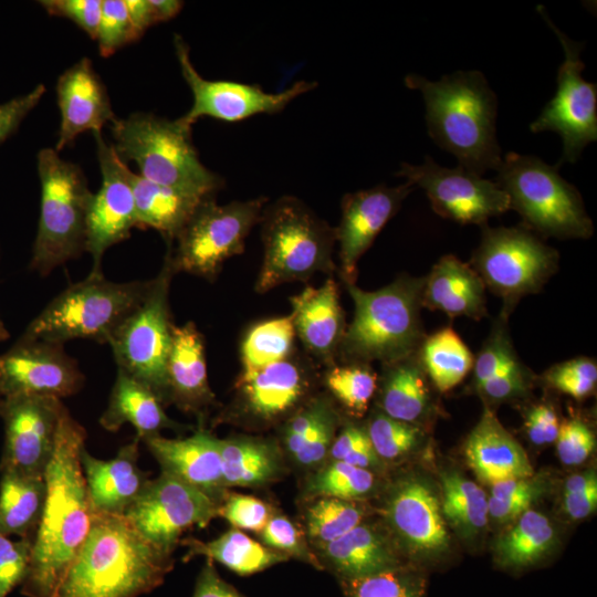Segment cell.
Returning <instances> with one entry per match:
<instances>
[{
  "label": "cell",
  "mask_w": 597,
  "mask_h": 597,
  "mask_svg": "<svg viewBox=\"0 0 597 597\" xmlns=\"http://www.w3.org/2000/svg\"><path fill=\"white\" fill-rule=\"evenodd\" d=\"M310 385L307 367L291 355L254 370H242L235 385L237 407L253 422L272 423L296 410Z\"/></svg>",
  "instance_id": "44dd1931"
},
{
  "label": "cell",
  "mask_w": 597,
  "mask_h": 597,
  "mask_svg": "<svg viewBox=\"0 0 597 597\" xmlns=\"http://www.w3.org/2000/svg\"><path fill=\"white\" fill-rule=\"evenodd\" d=\"M139 441L136 437L111 460H100L82 449L81 465L94 512L125 515L144 490L149 478L138 465Z\"/></svg>",
  "instance_id": "d4e9b609"
},
{
  "label": "cell",
  "mask_w": 597,
  "mask_h": 597,
  "mask_svg": "<svg viewBox=\"0 0 597 597\" xmlns=\"http://www.w3.org/2000/svg\"><path fill=\"white\" fill-rule=\"evenodd\" d=\"M422 306L478 321L488 315L485 285L472 266L448 254L425 276Z\"/></svg>",
  "instance_id": "f1b7e54d"
},
{
  "label": "cell",
  "mask_w": 597,
  "mask_h": 597,
  "mask_svg": "<svg viewBox=\"0 0 597 597\" xmlns=\"http://www.w3.org/2000/svg\"><path fill=\"white\" fill-rule=\"evenodd\" d=\"M380 379V411L390 418L418 426L431 410L427 375L417 353L384 364Z\"/></svg>",
  "instance_id": "1f68e13d"
},
{
  "label": "cell",
  "mask_w": 597,
  "mask_h": 597,
  "mask_svg": "<svg viewBox=\"0 0 597 597\" xmlns=\"http://www.w3.org/2000/svg\"><path fill=\"white\" fill-rule=\"evenodd\" d=\"M45 499L44 476L1 472L0 534L34 540Z\"/></svg>",
  "instance_id": "e575fe53"
},
{
  "label": "cell",
  "mask_w": 597,
  "mask_h": 597,
  "mask_svg": "<svg viewBox=\"0 0 597 597\" xmlns=\"http://www.w3.org/2000/svg\"><path fill=\"white\" fill-rule=\"evenodd\" d=\"M219 449L224 488L265 485L281 473V453L271 440L231 437L219 439Z\"/></svg>",
  "instance_id": "836d02e7"
},
{
  "label": "cell",
  "mask_w": 597,
  "mask_h": 597,
  "mask_svg": "<svg viewBox=\"0 0 597 597\" xmlns=\"http://www.w3.org/2000/svg\"><path fill=\"white\" fill-rule=\"evenodd\" d=\"M33 540L0 534V597H7L27 576Z\"/></svg>",
  "instance_id": "f5cc1de1"
},
{
  "label": "cell",
  "mask_w": 597,
  "mask_h": 597,
  "mask_svg": "<svg viewBox=\"0 0 597 597\" xmlns=\"http://www.w3.org/2000/svg\"><path fill=\"white\" fill-rule=\"evenodd\" d=\"M295 336L292 314L253 325L241 343L242 370H254L290 357Z\"/></svg>",
  "instance_id": "ab89813d"
},
{
  "label": "cell",
  "mask_w": 597,
  "mask_h": 597,
  "mask_svg": "<svg viewBox=\"0 0 597 597\" xmlns=\"http://www.w3.org/2000/svg\"><path fill=\"white\" fill-rule=\"evenodd\" d=\"M84 375L63 344L20 338L0 355V398L45 396L59 399L76 394Z\"/></svg>",
  "instance_id": "d6986e66"
},
{
  "label": "cell",
  "mask_w": 597,
  "mask_h": 597,
  "mask_svg": "<svg viewBox=\"0 0 597 597\" xmlns=\"http://www.w3.org/2000/svg\"><path fill=\"white\" fill-rule=\"evenodd\" d=\"M555 540V528L551 521L544 514L528 509L498 538L495 557L505 568L528 567L552 549Z\"/></svg>",
  "instance_id": "8d00e7d4"
},
{
  "label": "cell",
  "mask_w": 597,
  "mask_h": 597,
  "mask_svg": "<svg viewBox=\"0 0 597 597\" xmlns=\"http://www.w3.org/2000/svg\"><path fill=\"white\" fill-rule=\"evenodd\" d=\"M44 93V85L39 84L27 94L0 104V144L19 129L23 119L40 103Z\"/></svg>",
  "instance_id": "91938a15"
},
{
  "label": "cell",
  "mask_w": 597,
  "mask_h": 597,
  "mask_svg": "<svg viewBox=\"0 0 597 597\" xmlns=\"http://www.w3.org/2000/svg\"><path fill=\"white\" fill-rule=\"evenodd\" d=\"M272 514L265 502L243 494L224 496L219 507V515L234 528L254 532H260Z\"/></svg>",
  "instance_id": "db71d44e"
},
{
  "label": "cell",
  "mask_w": 597,
  "mask_h": 597,
  "mask_svg": "<svg viewBox=\"0 0 597 597\" xmlns=\"http://www.w3.org/2000/svg\"><path fill=\"white\" fill-rule=\"evenodd\" d=\"M366 431L377 457L385 460L404 457L422 438L420 427L390 418L380 410L370 418Z\"/></svg>",
  "instance_id": "f6af8a7d"
},
{
  "label": "cell",
  "mask_w": 597,
  "mask_h": 597,
  "mask_svg": "<svg viewBox=\"0 0 597 597\" xmlns=\"http://www.w3.org/2000/svg\"><path fill=\"white\" fill-rule=\"evenodd\" d=\"M263 262L255 291L265 293L277 285L304 281L315 272L335 270V229L318 218L303 201L284 196L266 205L261 216Z\"/></svg>",
  "instance_id": "52a82bcc"
},
{
  "label": "cell",
  "mask_w": 597,
  "mask_h": 597,
  "mask_svg": "<svg viewBox=\"0 0 597 597\" xmlns=\"http://www.w3.org/2000/svg\"><path fill=\"white\" fill-rule=\"evenodd\" d=\"M559 425L556 412L547 405L532 407L525 417L527 437L536 446L556 441Z\"/></svg>",
  "instance_id": "94428289"
},
{
  "label": "cell",
  "mask_w": 597,
  "mask_h": 597,
  "mask_svg": "<svg viewBox=\"0 0 597 597\" xmlns=\"http://www.w3.org/2000/svg\"><path fill=\"white\" fill-rule=\"evenodd\" d=\"M175 270L169 254L138 305L111 335L108 343L118 368L150 388L164 405L170 404L167 359L172 326L169 287Z\"/></svg>",
  "instance_id": "30bf717a"
},
{
  "label": "cell",
  "mask_w": 597,
  "mask_h": 597,
  "mask_svg": "<svg viewBox=\"0 0 597 597\" xmlns=\"http://www.w3.org/2000/svg\"><path fill=\"white\" fill-rule=\"evenodd\" d=\"M56 97L61 112L56 151L73 144L82 133H101L104 125L116 119L106 87L87 57L61 74Z\"/></svg>",
  "instance_id": "603a6c76"
},
{
  "label": "cell",
  "mask_w": 597,
  "mask_h": 597,
  "mask_svg": "<svg viewBox=\"0 0 597 597\" xmlns=\"http://www.w3.org/2000/svg\"><path fill=\"white\" fill-rule=\"evenodd\" d=\"M472 269L485 287L503 301L509 316L517 302L538 293L558 268V252L525 227L482 226Z\"/></svg>",
  "instance_id": "8fae6325"
},
{
  "label": "cell",
  "mask_w": 597,
  "mask_h": 597,
  "mask_svg": "<svg viewBox=\"0 0 597 597\" xmlns=\"http://www.w3.org/2000/svg\"><path fill=\"white\" fill-rule=\"evenodd\" d=\"M220 504L161 471L158 478L148 480L124 516L154 547L172 555L182 533L192 526H207L219 515Z\"/></svg>",
  "instance_id": "5bb4252c"
},
{
  "label": "cell",
  "mask_w": 597,
  "mask_h": 597,
  "mask_svg": "<svg viewBox=\"0 0 597 597\" xmlns=\"http://www.w3.org/2000/svg\"><path fill=\"white\" fill-rule=\"evenodd\" d=\"M150 453L169 473L202 491L219 503L224 499L219 439L200 427L187 438L160 434L143 440Z\"/></svg>",
  "instance_id": "cb8c5ba5"
},
{
  "label": "cell",
  "mask_w": 597,
  "mask_h": 597,
  "mask_svg": "<svg viewBox=\"0 0 597 597\" xmlns=\"http://www.w3.org/2000/svg\"><path fill=\"white\" fill-rule=\"evenodd\" d=\"M496 184L507 195L510 209L522 217L525 228L557 239H588L594 233L577 188L533 155L509 151L496 168Z\"/></svg>",
  "instance_id": "8992f818"
},
{
  "label": "cell",
  "mask_w": 597,
  "mask_h": 597,
  "mask_svg": "<svg viewBox=\"0 0 597 597\" xmlns=\"http://www.w3.org/2000/svg\"><path fill=\"white\" fill-rule=\"evenodd\" d=\"M442 515L463 538H473L488 524L489 504L485 492L455 471L441 474Z\"/></svg>",
  "instance_id": "f35d334b"
},
{
  "label": "cell",
  "mask_w": 597,
  "mask_h": 597,
  "mask_svg": "<svg viewBox=\"0 0 597 597\" xmlns=\"http://www.w3.org/2000/svg\"><path fill=\"white\" fill-rule=\"evenodd\" d=\"M41 206L30 268L48 275L77 258L85 247V221L91 192L81 167L52 148L38 154Z\"/></svg>",
  "instance_id": "ba28073f"
},
{
  "label": "cell",
  "mask_w": 597,
  "mask_h": 597,
  "mask_svg": "<svg viewBox=\"0 0 597 597\" xmlns=\"http://www.w3.org/2000/svg\"><path fill=\"white\" fill-rule=\"evenodd\" d=\"M425 277L401 275L376 291L346 284L354 317L338 354L344 363H392L419 349L426 337L421 323Z\"/></svg>",
  "instance_id": "277c9868"
},
{
  "label": "cell",
  "mask_w": 597,
  "mask_h": 597,
  "mask_svg": "<svg viewBox=\"0 0 597 597\" xmlns=\"http://www.w3.org/2000/svg\"><path fill=\"white\" fill-rule=\"evenodd\" d=\"M192 597H245L227 583L217 572L213 562L207 559L196 582Z\"/></svg>",
  "instance_id": "6125c7cd"
},
{
  "label": "cell",
  "mask_w": 597,
  "mask_h": 597,
  "mask_svg": "<svg viewBox=\"0 0 597 597\" xmlns=\"http://www.w3.org/2000/svg\"><path fill=\"white\" fill-rule=\"evenodd\" d=\"M509 316L500 313L473 363V381L478 387L506 368L519 357L507 328Z\"/></svg>",
  "instance_id": "bcb514c9"
},
{
  "label": "cell",
  "mask_w": 597,
  "mask_h": 597,
  "mask_svg": "<svg viewBox=\"0 0 597 597\" xmlns=\"http://www.w3.org/2000/svg\"><path fill=\"white\" fill-rule=\"evenodd\" d=\"M532 383V373L517 358L496 376L475 387L492 401H503L524 395Z\"/></svg>",
  "instance_id": "9f6ffc18"
},
{
  "label": "cell",
  "mask_w": 597,
  "mask_h": 597,
  "mask_svg": "<svg viewBox=\"0 0 597 597\" xmlns=\"http://www.w3.org/2000/svg\"><path fill=\"white\" fill-rule=\"evenodd\" d=\"M85 439L84 427L64 407L44 473L45 504L21 584L25 597H55L88 535L93 510L81 465Z\"/></svg>",
  "instance_id": "6da1fadb"
},
{
  "label": "cell",
  "mask_w": 597,
  "mask_h": 597,
  "mask_svg": "<svg viewBox=\"0 0 597 597\" xmlns=\"http://www.w3.org/2000/svg\"><path fill=\"white\" fill-rule=\"evenodd\" d=\"M171 555L148 543L124 515L93 511L88 535L55 597H139L160 586Z\"/></svg>",
  "instance_id": "7a4b0ae2"
},
{
  "label": "cell",
  "mask_w": 597,
  "mask_h": 597,
  "mask_svg": "<svg viewBox=\"0 0 597 597\" xmlns=\"http://www.w3.org/2000/svg\"><path fill=\"white\" fill-rule=\"evenodd\" d=\"M374 473L364 468L342 461H332L310 480L307 490L312 495L355 501L369 494L375 488Z\"/></svg>",
  "instance_id": "ee69618b"
},
{
  "label": "cell",
  "mask_w": 597,
  "mask_h": 597,
  "mask_svg": "<svg viewBox=\"0 0 597 597\" xmlns=\"http://www.w3.org/2000/svg\"><path fill=\"white\" fill-rule=\"evenodd\" d=\"M325 385L336 400L352 415L360 417L367 410L377 389V375L369 364L331 365Z\"/></svg>",
  "instance_id": "7bdbcfd3"
},
{
  "label": "cell",
  "mask_w": 597,
  "mask_h": 597,
  "mask_svg": "<svg viewBox=\"0 0 597 597\" xmlns=\"http://www.w3.org/2000/svg\"><path fill=\"white\" fill-rule=\"evenodd\" d=\"M64 407L62 399L55 397L0 398L4 429L0 472L44 476Z\"/></svg>",
  "instance_id": "e0dca14e"
},
{
  "label": "cell",
  "mask_w": 597,
  "mask_h": 597,
  "mask_svg": "<svg viewBox=\"0 0 597 597\" xmlns=\"http://www.w3.org/2000/svg\"><path fill=\"white\" fill-rule=\"evenodd\" d=\"M413 189L415 186L406 181L395 187L378 185L344 196L341 221L334 229L339 248V272L345 284H355L359 259Z\"/></svg>",
  "instance_id": "ffe728a7"
},
{
  "label": "cell",
  "mask_w": 597,
  "mask_h": 597,
  "mask_svg": "<svg viewBox=\"0 0 597 597\" xmlns=\"http://www.w3.org/2000/svg\"><path fill=\"white\" fill-rule=\"evenodd\" d=\"M543 378L556 390L583 399L596 387L597 365L593 358L576 357L552 366Z\"/></svg>",
  "instance_id": "681fc988"
},
{
  "label": "cell",
  "mask_w": 597,
  "mask_h": 597,
  "mask_svg": "<svg viewBox=\"0 0 597 597\" xmlns=\"http://www.w3.org/2000/svg\"><path fill=\"white\" fill-rule=\"evenodd\" d=\"M597 505V485L563 494V507L573 520L585 519Z\"/></svg>",
  "instance_id": "be15d7a7"
},
{
  "label": "cell",
  "mask_w": 597,
  "mask_h": 597,
  "mask_svg": "<svg viewBox=\"0 0 597 597\" xmlns=\"http://www.w3.org/2000/svg\"><path fill=\"white\" fill-rule=\"evenodd\" d=\"M364 513L354 501L318 496L305 513L310 540L318 547L335 541L360 524Z\"/></svg>",
  "instance_id": "60d3db41"
},
{
  "label": "cell",
  "mask_w": 597,
  "mask_h": 597,
  "mask_svg": "<svg viewBox=\"0 0 597 597\" xmlns=\"http://www.w3.org/2000/svg\"><path fill=\"white\" fill-rule=\"evenodd\" d=\"M45 11L74 22L92 40H96L103 0H42Z\"/></svg>",
  "instance_id": "6f0895ef"
},
{
  "label": "cell",
  "mask_w": 597,
  "mask_h": 597,
  "mask_svg": "<svg viewBox=\"0 0 597 597\" xmlns=\"http://www.w3.org/2000/svg\"><path fill=\"white\" fill-rule=\"evenodd\" d=\"M94 136L102 185L88 203L84 251L93 261L90 274L98 275L103 274L102 259L106 250L129 238L132 229L137 228V218L129 180L132 170L101 133H94Z\"/></svg>",
  "instance_id": "ac0fdd59"
},
{
  "label": "cell",
  "mask_w": 597,
  "mask_h": 597,
  "mask_svg": "<svg viewBox=\"0 0 597 597\" xmlns=\"http://www.w3.org/2000/svg\"><path fill=\"white\" fill-rule=\"evenodd\" d=\"M344 597H425L423 574L404 564L369 576L339 580Z\"/></svg>",
  "instance_id": "b9f144b4"
},
{
  "label": "cell",
  "mask_w": 597,
  "mask_h": 597,
  "mask_svg": "<svg viewBox=\"0 0 597 597\" xmlns=\"http://www.w3.org/2000/svg\"><path fill=\"white\" fill-rule=\"evenodd\" d=\"M266 203L265 197L227 205H218L214 196L202 199L174 240L175 247L168 245L175 272L213 280L227 259L243 252Z\"/></svg>",
  "instance_id": "7c38bea8"
},
{
  "label": "cell",
  "mask_w": 597,
  "mask_h": 597,
  "mask_svg": "<svg viewBox=\"0 0 597 597\" xmlns=\"http://www.w3.org/2000/svg\"><path fill=\"white\" fill-rule=\"evenodd\" d=\"M561 461L567 465L584 462L595 449V436L588 425L578 417L559 425L556 439Z\"/></svg>",
  "instance_id": "11a10c76"
},
{
  "label": "cell",
  "mask_w": 597,
  "mask_h": 597,
  "mask_svg": "<svg viewBox=\"0 0 597 597\" xmlns=\"http://www.w3.org/2000/svg\"><path fill=\"white\" fill-rule=\"evenodd\" d=\"M125 423L135 428L139 440L158 436L163 429L177 427L150 388L117 368L108 405L100 418V425L115 432Z\"/></svg>",
  "instance_id": "4dcf8cb0"
},
{
  "label": "cell",
  "mask_w": 597,
  "mask_h": 597,
  "mask_svg": "<svg viewBox=\"0 0 597 597\" xmlns=\"http://www.w3.org/2000/svg\"><path fill=\"white\" fill-rule=\"evenodd\" d=\"M395 175L423 189L437 214L462 224L482 227L510 209V199L496 182L460 165L442 167L429 155L421 165L402 163Z\"/></svg>",
  "instance_id": "2e32d148"
},
{
  "label": "cell",
  "mask_w": 597,
  "mask_h": 597,
  "mask_svg": "<svg viewBox=\"0 0 597 597\" xmlns=\"http://www.w3.org/2000/svg\"><path fill=\"white\" fill-rule=\"evenodd\" d=\"M10 337L9 331L6 328L3 322L0 320V342L6 341Z\"/></svg>",
  "instance_id": "e7e4bbea"
},
{
  "label": "cell",
  "mask_w": 597,
  "mask_h": 597,
  "mask_svg": "<svg viewBox=\"0 0 597 597\" xmlns=\"http://www.w3.org/2000/svg\"><path fill=\"white\" fill-rule=\"evenodd\" d=\"M180 544L188 548L185 561L195 556H205L241 576L265 570L289 559L285 555L252 540L234 527L209 542L187 538L180 541Z\"/></svg>",
  "instance_id": "d590c367"
},
{
  "label": "cell",
  "mask_w": 597,
  "mask_h": 597,
  "mask_svg": "<svg viewBox=\"0 0 597 597\" xmlns=\"http://www.w3.org/2000/svg\"><path fill=\"white\" fill-rule=\"evenodd\" d=\"M174 45L182 77L192 93V105L181 119L191 126L206 116L234 123L259 114H276L317 86L316 82L303 80L284 91L270 93L258 84L207 80L197 72L189 46L179 34H175Z\"/></svg>",
  "instance_id": "9a60e30c"
},
{
  "label": "cell",
  "mask_w": 597,
  "mask_h": 597,
  "mask_svg": "<svg viewBox=\"0 0 597 597\" xmlns=\"http://www.w3.org/2000/svg\"><path fill=\"white\" fill-rule=\"evenodd\" d=\"M385 514L409 552L431 557L448 548L449 535L439 500L422 480L406 478L396 483L387 499Z\"/></svg>",
  "instance_id": "7402d4cb"
},
{
  "label": "cell",
  "mask_w": 597,
  "mask_h": 597,
  "mask_svg": "<svg viewBox=\"0 0 597 597\" xmlns=\"http://www.w3.org/2000/svg\"><path fill=\"white\" fill-rule=\"evenodd\" d=\"M467 461L484 482L494 484L533 475V468L522 446L485 408L464 443Z\"/></svg>",
  "instance_id": "4316f807"
},
{
  "label": "cell",
  "mask_w": 597,
  "mask_h": 597,
  "mask_svg": "<svg viewBox=\"0 0 597 597\" xmlns=\"http://www.w3.org/2000/svg\"><path fill=\"white\" fill-rule=\"evenodd\" d=\"M137 228L157 230L172 243L188 222L200 201L198 198L174 188L163 186L130 171Z\"/></svg>",
  "instance_id": "d6a6232c"
},
{
  "label": "cell",
  "mask_w": 597,
  "mask_h": 597,
  "mask_svg": "<svg viewBox=\"0 0 597 597\" xmlns=\"http://www.w3.org/2000/svg\"><path fill=\"white\" fill-rule=\"evenodd\" d=\"M133 24L140 36L159 22L175 18L184 2L178 0H125Z\"/></svg>",
  "instance_id": "680465c9"
},
{
  "label": "cell",
  "mask_w": 597,
  "mask_h": 597,
  "mask_svg": "<svg viewBox=\"0 0 597 597\" xmlns=\"http://www.w3.org/2000/svg\"><path fill=\"white\" fill-rule=\"evenodd\" d=\"M114 148L124 161H134L139 175L181 192L214 196L223 178L199 159L192 143V126L181 117L168 119L153 113H134L111 124Z\"/></svg>",
  "instance_id": "5b68a950"
},
{
  "label": "cell",
  "mask_w": 597,
  "mask_h": 597,
  "mask_svg": "<svg viewBox=\"0 0 597 597\" xmlns=\"http://www.w3.org/2000/svg\"><path fill=\"white\" fill-rule=\"evenodd\" d=\"M405 85L421 92L428 134L457 157L458 165L479 176L496 170L502 161L496 138L498 100L480 71H457L433 82L409 74Z\"/></svg>",
  "instance_id": "3957f363"
},
{
  "label": "cell",
  "mask_w": 597,
  "mask_h": 597,
  "mask_svg": "<svg viewBox=\"0 0 597 597\" xmlns=\"http://www.w3.org/2000/svg\"><path fill=\"white\" fill-rule=\"evenodd\" d=\"M318 552L323 569L329 568L339 580L369 576L402 564L387 537L363 522L320 546Z\"/></svg>",
  "instance_id": "f546056e"
},
{
  "label": "cell",
  "mask_w": 597,
  "mask_h": 597,
  "mask_svg": "<svg viewBox=\"0 0 597 597\" xmlns=\"http://www.w3.org/2000/svg\"><path fill=\"white\" fill-rule=\"evenodd\" d=\"M166 369L170 402L198 415L212 404L214 396L208 383L205 341L192 322L172 326Z\"/></svg>",
  "instance_id": "83f0119b"
},
{
  "label": "cell",
  "mask_w": 597,
  "mask_h": 597,
  "mask_svg": "<svg viewBox=\"0 0 597 597\" xmlns=\"http://www.w3.org/2000/svg\"><path fill=\"white\" fill-rule=\"evenodd\" d=\"M149 283H119L103 274H88L54 297L21 336L63 345L74 338L108 343L116 327L142 301Z\"/></svg>",
  "instance_id": "9c48e42d"
},
{
  "label": "cell",
  "mask_w": 597,
  "mask_h": 597,
  "mask_svg": "<svg viewBox=\"0 0 597 597\" xmlns=\"http://www.w3.org/2000/svg\"><path fill=\"white\" fill-rule=\"evenodd\" d=\"M290 301L295 333L305 349L333 365L346 329L336 281L329 277L318 287L308 285Z\"/></svg>",
  "instance_id": "484cf974"
},
{
  "label": "cell",
  "mask_w": 597,
  "mask_h": 597,
  "mask_svg": "<svg viewBox=\"0 0 597 597\" xmlns=\"http://www.w3.org/2000/svg\"><path fill=\"white\" fill-rule=\"evenodd\" d=\"M263 545L286 557H294L323 569L316 555L307 545L301 531L284 515L272 514L265 526L259 532Z\"/></svg>",
  "instance_id": "c3c4849f"
},
{
  "label": "cell",
  "mask_w": 597,
  "mask_h": 597,
  "mask_svg": "<svg viewBox=\"0 0 597 597\" xmlns=\"http://www.w3.org/2000/svg\"><path fill=\"white\" fill-rule=\"evenodd\" d=\"M536 9L558 38L564 61L557 72L556 94L546 103L530 129L532 133H557L563 140V154L557 166L564 161L574 164L583 149L597 139V85L582 77L585 64L580 60V52L584 43L563 33L542 4Z\"/></svg>",
  "instance_id": "4fadbf2b"
},
{
  "label": "cell",
  "mask_w": 597,
  "mask_h": 597,
  "mask_svg": "<svg viewBox=\"0 0 597 597\" xmlns=\"http://www.w3.org/2000/svg\"><path fill=\"white\" fill-rule=\"evenodd\" d=\"M417 355L427 377L441 392L459 385L474 363L470 348L452 327L426 336Z\"/></svg>",
  "instance_id": "74e56055"
},
{
  "label": "cell",
  "mask_w": 597,
  "mask_h": 597,
  "mask_svg": "<svg viewBox=\"0 0 597 597\" xmlns=\"http://www.w3.org/2000/svg\"><path fill=\"white\" fill-rule=\"evenodd\" d=\"M328 454L332 461H342L368 470L379 462L366 428L354 423L346 425L335 437Z\"/></svg>",
  "instance_id": "816d5d0a"
},
{
  "label": "cell",
  "mask_w": 597,
  "mask_h": 597,
  "mask_svg": "<svg viewBox=\"0 0 597 597\" xmlns=\"http://www.w3.org/2000/svg\"><path fill=\"white\" fill-rule=\"evenodd\" d=\"M337 423V413L328 401L293 457L294 461L301 467H314L321 463L328 454L336 437Z\"/></svg>",
  "instance_id": "f907efd6"
},
{
  "label": "cell",
  "mask_w": 597,
  "mask_h": 597,
  "mask_svg": "<svg viewBox=\"0 0 597 597\" xmlns=\"http://www.w3.org/2000/svg\"><path fill=\"white\" fill-rule=\"evenodd\" d=\"M135 29L125 0H103L96 41L100 54L107 57L123 46L137 41Z\"/></svg>",
  "instance_id": "7dc6e473"
}]
</instances>
